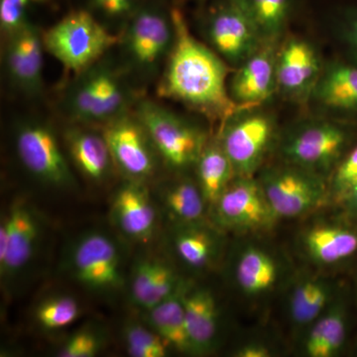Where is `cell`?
Returning <instances> with one entry per match:
<instances>
[{"label":"cell","mask_w":357,"mask_h":357,"mask_svg":"<svg viewBox=\"0 0 357 357\" xmlns=\"http://www.w3.org/2000/svg\"><path fill=\"white\" fill-rule=\"evenodd\" d=\"M196 167L197 183L211 208L236 176L234 167L218 142L206 144Z\"/></svg>","instance_id":"obj_29"},{"label":"cell","mask_w":357,"mask_h":357,"mask_svg":"<svg viewBox=\"0 0 357 357\" xmlns=\"http://www.w3.org/2000/svg\"><path fill=\"white\" fill-rule=\"evenodd\" d=\"M349 139L347 130L337 124L312 121L289 134L282 153L290 165L321 176L335 165Z\"/></svg>","instance_id":"obj_12"},{"label":"cell","mask_w":357,"mask_h":357,"mask_svg":"<svg viewBox=\"0 0 357 357\" xmlns=\"http://www.w3.org/2000/svg\"><path fill=\"white\" fill-rule=\"evenodd\" d=\"M347 317L342 301H333L328 309L312 324L305 342L310 357H332L344 347L347 338Z\"/></svg>","instance_id":"obj_26"},{"label":"cell","mask_w":357,"mask_h":357,"mask_svg":"<svg viewBox=\"0 0 357 357\" xmlns=\"http://www.w3.org/2000/svg\"><path fill=\"white\" fill-rule=\"evenodd\" d=\"M63 140L70 161L86 180L102 184L112 177L115 165L102 128L74 123L65 129Z\"/></svg>","instance_id":"obj_18"},{"label":"cell","mask_w":357,"mask_h":357,"mask_svg":"<svg viewBox=\"0 0 357 357\" xmlns=\"http://www.w3.org/2000/svg\"><path fill=\"white\" fill-rule=\"evenodd\" d=\"M243 112L220 129V146L227 155L237 177H251L262 163L274 135L273 121L264 114Z\"/></svg>","instance_id":"obj_13"},{"label":"cell","mask_w":357,"mask_h":357,"mask_svg":"<svg viewBox=\"0 0 357 357\" xmlns=\"http://www.w3.org/2000/svg\"><path fill=\"white\" fill-rule=\"evenodd\" d=\"M185 286L184 282L177 292L149 311L144 312L145 323L165 340L170 349L192 354L185 317Z\"/></svg>","instance_id":"obj_25"},{"label":"cell","mask_w":357,"mask_h":357,"mask_svg":"<svg viewBox=\"0 0 357 357\" xmlns=\"http://www.w3.org/2000/svg\"><path fill=\"white\" fill-rule=\"evenodd\" d=\"M184 281L171 263L155 255L140 256L128 274L129 299L143 312L177 292Z\"/></svg>","instance_id":"obj_17"},{"label":"cell","mask_w":357,"mask_h":357,"mask_svg":"<svg viewBox=\"0 0 357 357\" xmlns=\"http://www.w3.org/2000/svg\"><path fill=\"white\" fill-rule=\"evenodd\" d=\"M123 249L115 237L100 229L86 230L72 241L64 267L70 278L89 293L103 297L128 287Z\"/></svg>","instance_id":"obj_3"},{"label":"cell","mask_w":357,"mask_h":357,"mask_svg":"<svg viewBox=\"0 0 357 357\" xmlns=\"http://www.w3.org/2000/svg\"><path fill=\"white\" fill-rule=\"evenodd\" d=\"M171 244L178 259L194 270L211 267L220 255V236L203 222L175 223Z\"/></svg>","instance_id":"obj_22"},{"label":"cell","mask_w":357,"mask_h":357,"mask_svg":"<svg viewBox=\"0 0 357 357\" xmlns=\"http://www.w3.org/2000/svg\"><path fill=\"white\" fill-rule=\"evenodd\" d=\"M49 0H0V28L4 36L29 22L28 13Z\"/></svg>","instance_id":"obj_36"},{"label":"cell","mask_w":357,"mask_h":357,"mask_svg":"<svg viewBox=\"0 0 357 357\" xmlns=\"http://www.w3.org/2000/svg\"><path fill=\"white\" fill-rule=\"evenodd\" d=\"M4 64L7 76L26 96H36L43 89V33L27 22L6 36Z\"/></svg>","instance_id":"obj_16"},{"label":"cell","mask_w":357,"mask_h":357,"mask_svg":"<svg viewBox=\"0 0 357 357\" xmlns=\"http://www.w3.org/2000/svg\"><path fill=\"white\" fill-rule=\"evenodd\" d=\"M260 184L276 218L306 215L326 197L321 176L293 165L267 170Z\"/></svg>","instance_id":"obj_11"},{"label":"cell","mask_w":357,"mask_h":357,"mask_svg":"<svg viewBox=\"0 0 357 357\" xmlns=\"http://www.w3.org/2000/svg\"><path fill=\"white\" fill-rule=\"evenodd\" d=\"M271 352L265 345L259 344H250L243 345L236 351L237 357H268L271 356Z\"/></svg>","instance_id":"obj_39"},{"label":"cell","mask_w":357,"mask_h":357,"mask_svg":"<svg viewBox=\"0 0 357 357\" xmlns=\"http://www.w3.org/2000/svg\"><path fill=\"white\" fill-rule=\"evenodd\" d=\"M159 199L174 223L203 222L208 208L198 183L187 178L162 185Z\"/></svg>","instance_id":"obj_28"},{"label":"cell","mask_w":357,"mask_h":357,"mask_svg":"<svg viewBox=\"0 0 357 357\" xmlns=\"http://www.w3.org/2000/svg\"><path fill=\"white\" fill-rule=\"evenodd\" d=\"M81 314V304L76 297L55 293L40 301L33 312V321L42 332L53 333L69 328Z\"/></svg>","instance_id":"obj_31"},{"label":"cell","mask_w":357,"mask_h":357,"mask_svg":"<svg viewBox=\"0 0 357 357\" xmlns=\"http://www.w3.org/2000/svg\"><path fill=\"white\" fill-rule=\"evenodd\" d=\"M333 288L330 282L307 278L294 287L289 301V311L298 326H312L333 302Z\"/></svg>","instance_id":"obj_30"},{"label":"cell","mask_w":357,"mask_h":357,"mask_svg":"<svg viewBox=\"0 0 357 357\" xmlns=\"http://www.w3.org/2000/svg\"><path fill=\"white\" fill-rule=\"evenodd\" d=\"M89 3L103 17L124 21V24L144 4L142 0H89Z\"/></svg>","instance_id":"obj_37"},{"label":"cell","mask_w":357,"mask_h":357,"mask_svg":"<svg viewBox=\"0 0 357 357\" xmlns=\"http://www.w3.org/2000/svg\"><path fill=\"white\" fill-rule=\"evenodd\" d=\"M356 356H357V351H356Z\"/></svg>","instance_id":"obj_41"},{"label":"cell","mask_w":357,"mask_h":357,"mask_svg":"<svg viewBox=\"0 0 357 357\" xmlns=\"http://www.w3.org/2000/svg\"><path fill=\"white\" fill-rule=\"evenodd\" d=\"M170 13L175 37L157 89L158 95L220 122V129L237 114L245 112L227 89L229 67L218 53L192 36L181 9L173 7Z\"/></svg>","instance_id":"obj_1"},{"label":"cell","mask_w":357,"mask_h":357,"mask_svg":"<svg viewBox=\"0 0 357 357\" xmlns=\"http://www.w3.org/2000/svg\"><path fill=\"white\" fill-rule=\"evenodd\" d=\"M323 72L318 52L311 43L291 38L276 60L277 88L291 98L312 93Z\"/></svg>","instance_id":"obj_19"},{"label":"cell","mask_w":357,"mask_h":357,"mask_svg":"<svg viewBox=\"0 0 357 357\" xmlns=\"http://www.w3.org/2000/svg\"><path fill=\"white\" fill-rule=\"evenodd\" d=\"M107 344V335L100 326H84L67 337L56 351L60 357H93Z\"/></svg>","instance_id":"obj_34"},{"label":"cell","mask_w":357,"mask_h":357,"mask_svg":"<svg viewBox=\"0 0 357 357\" xmlns=\"http://www.w3.org/2000/svg\"><path fill=\"white\" fill-rule=\"evenodd\" d=\"M184 307L192 354H206L215 347L218 332V307L208 289L185 286Z\"/></svg>","instance_id":"obj_21"},{"label":"cell","mask_w":357,"mask_h":357,"mask_svg":"<svg viewBox=\"0 0 357 357\" xmlns=\"http://www.w3.org/2000/svg\"><path fill=\"white\" fill-rule=\"evenodd\" d=\"M206 30L215 53L231 65L241 66L266 44L244 0L222 1L208 15Z\"/></svg>","instance_id":"obj_10"},{"label":"cell","mask_w":357,"mask_h":357,"mask_svg":"<svg viewBox=\"0 0 357 357\" xmlns=\"http://www.w3.org/2000/svg\"><path fill=\"white\" fill-rule=\"evenodd\" d=\"M302 243L312 261L335 264L356 255L357 232L340 225H316L303 234Z\"/></svg>","instance_id":"obj_23"},{"label":"cell","mask_w":357,"mask_h":357,"mask_svg":"<svg viewBox=\"0 0 357 357\" xmlns=\"http://www.w3.org/2000/svg\"><path fill=\"white\" fill-rule=\"evenodd\" d=\"M110 220L128 241L147 243L158 227V211L146 183L126 180L114 192Z\"/></svg>","instance_id":"obj_15"},{"label":"cell","mask_w":357,"mask_h":357,"mask_svg":"<svg viewBox=\"0 0 357 357\" xmlns=\"http://www.w3.org/2000/svg\"><path fill=\"white\" fill-rule=\"evenodd\" d=\"M123 347L129 356L165 357L170 347L146 323L129 321L122 331Z\"/></svg>","instance_id":"obj_33"},{"label":"cell","mask_w":357,"mask_h":357,"mask_svg":"<svg viewBox=\"0 0 357 357\" xmlns=\"http://www.w3.org/2000/svg\"><path fill=\"white\" fill-rule=\"evenodd\" d=\"M121 66L107 56L77 75L64 96V109L74 123L102 126L130 112L139 102Z\"/></svg>","instance_id":"obj_2"},{"label":"cell","mask_w":357,"mask_h":357,"mask_svg":"<svg viewBox=\"0 0 357 357\" xmlns=\"http://www.w3.org/2000/svg\"><path fill=\"white\" fill-rule=\"evenodd\" d=\"M119 40L121 34L109 32L86 10L68 14L43 32L45 50L76 76L107 56Z\"/></svg>","instance_id":"obj_4"},{"label":"cell","mask_w":357,"mask_h":357,"mask_svg":"<svg viewBox=\"0 0 357 357\" xmlns=\"http://www.w3.org/2000/svg\"><path fill=\"white\" fill-rule=\"evenodd\" d=\"M14 144L20 163L35 180L60 191L77 187L74 173L50 126L36 121L21 122L14 133Z\"/></svg>","instance_id":"obj_7"},{"label":"cell","mask_w":357,"mask_h":357,"mask_svg":"<svg viewBox=\"0 0 357 357\" xmlns=\"http://www.w3.org/2000/svg\"><path fill=\"white\" fill-rule=\"evenodd\" d=\"M342 203H344L345 211L347 213L352 215H357V189L352 192L351 196L347 197Z\"/></svg>","instance_id":"obj_40"},{"label":"cell","mask_w":357,"mask_h":357,"mask_svg":"<svg viewBox=\"0 0 357 357\" xmlns=\"http://www.w3.org/2000/svg\"><path fill=\"white\" fill-rule=\"evenodd\" d=\"M133 112L169 168L184 171L196 166L208 143L201 128L149 100L140 98Z\"/></svg>","instance_id":"obj_5"},{"label":"cell","mask_w":357,"mask_h":357,"mask_svg":"<svg viewBox=\"0 0 357 357\" xmlns=\"http://www.w3.org/2000/svg\"><path fill=\"white\" fill-rule=\"evenodd\" d=\"M357 189V146L347 155L333 173L331 194L342 203Z\"/></svg>","instance_id":"obj_35"},{"label":"cell","mask_w":357,"mask_h":357,"mask_svg":"<svg viewBox=\"0 0 357 357\" xmlns=\"http://www.w3.org/2000/svg\"><path fill=\"white\" fill-rule=\"evenodd\" d=\"M43 218L28 199H13L0 220V279L13 283L30 266L43 237Z\"/></svg>","instance_id":"obj_8"},{"label":"cell","mask_w":357,"mask_h":357,"mask_svg":"<svg viewBox=\"0 0 357 357\" xmlns=\"http://www.w3.org/2000/svg\"><path fill=\"white\" fill-rule=\"evenodd\" d=\"M174 37L170 11L167 13L159 4L148 3L126 21L119 45L128 66L138 74L149 77L168 59Z\"/></svg>","instance_id":"obj_6"},{"label":"cell","mask_w":357,"mask_h":357,"mask_svg":"<svg viewBox=\"0 0 357 357\" xmlns=\"http://www.w3.org/2000/svg\"><path fill=\"white\" fill-rule=\"evenodd\" d=\"M312 96L328 109L357 112V67L335 63L323 70Z\"/></svg>","instance_id":"obj_24"},{"label":"cell","mask_w":357,"mask_h":357,"mask_svg":"<svg viewBox=\"0 0 357 357\" xmlns=\"http://www.w3.org/2000/svg\"><path fill=\"white\" fill-rule=\"evenodd\" d=\"M234 276L237 286L245 295L260 296L274 287L279 268L267 251L248 246L237 257Z\"/></svg>","instance_id":"obj_27"},{"label":"cell","mask_w":357,"mask_h":357,"mask_svg":"<svg viewBox=\"0 0 357 357\" xmlns=\"http://www.w3.org/2000/svg\"><path fill=\"white\" fill-rule=\"evenodd\" d=\"M263 41L271 44L287 23L291 0H244Z\"/></svg>","instance_id":"obj_32"},{"label":"cell","mask_w":357,"mask_h":357,"mask_svg":"<svg viewBox=\"0 0 357 357\" xmlns=\"http://www.w3.org/2000/svg\"><path fill=\"white\" fill-rule=\"evenodd\" d=\"M115 169L126 180L147 183L158 171L160 158L149 134L134 112L100 126Z\"/></svg>","instance_id":"obj_9"},{"label":"cell","mask_w":357,"mask_h":357,"mask_svg":"<svg viewBox=\"0 0 357 357\" xmlns=\"http://www.w3.org/2000/svg\"><path fill=\"white\" fill-rule=\"evenodd\" d=\"M342 32L345 41L357 55V7L345 11L342 20Z\"/></svg>","instance_id":"obj_38"},{"label":"cell","mask_w":357,"mask_h":357,"mask_svg":"<svg viewBox=\"0 0 357 357\" xmlns=\"http://www.w3.org/2000/svg\"><path fill=\"white\" fill-rule=\"evenodd\" d=\"M276 60L271 45L264 44L239 66L229 84L237 105L248 110L271 98L277 88Z\"/></svg>","instance_id":"obj_20"},{"label":"cell","mask_w":357,"mask_h":357,"mask_svg":"<svg viewBox=\"0 0 357 357\" xmlns=\"http://www.w3.org/2000/svg\"><path fill=\"white\" fill-rule=\"evenodd\" d=\"M211 210L215 222L225 229H266L277 220L261 184L251 177H239L231 181Z\"/></svg>","instance_id":"obj_14"}]
</instances>
